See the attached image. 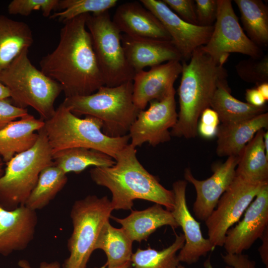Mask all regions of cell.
Wrapping results in <instances>:
<instances>
[{"label":"cell","mask_w":268,"mask_h":268,"mask_svg":"<svg viewBox=\"0 0 268 268\" xmlns=\"http://www.w3.org/2000/svg\"><path fill=\"white\" fill-rule=\"evenodd\" d=\"M247 103L257 107L265 106L266 100L256 88L247 89L245 93Z\"/></svg>","instance_id":"ab89813d"},{"label":"cell","mask_w":268,"mask_h":268,"mask_svg":"<svg viewBox=\"0 0 268 268\" xmlns=\"http://www.w3.org/2000/svg\"><path fill=\"white\" fill-rule=\"evenodd\" d=\"M256 88L266 101L268 100V82L257 85Z\"/></svg>","instance_id":"7bdbcfd3"},{"label":"cell","mask_w":268,"mask_h":268,"mask_svg":"<svg viewBox=\"0 0 268 268\" xmlns=\"http://www.w3.org/2000/svg\"><path fill=\"white\" fill-rule=\"evenodd\" d=\"M43 128L38 132L39 136L33 147L6 163L0 177V206L5 209L24 205L41 171L54 163L52 148Z\"/></svg>","instance_id":"52a82bcc"},{"label":"cell","mask_w":268,"mask_h":268,"mask_svg":"<svg viewBox=\"0 0 268 268\" xmlns=\"http://www.w3.org/2000/svg\"><path fill=\"white\" fill-rule=\"evenodd\" d=\"M268 128V113L218 127L216 152L219 156H238L245 146L262 129Z\"/></svg>","instance_id":"44dd1931"},{"label":"cell","mask_w":268,"mask_h":268,"mask_svg":"<svg viewBox=\"0 0 268 268\" xmlns=\"http://www.w3.org/2000/svg\"><path fill=\"white\" fill-rule=\"evenodd\" d=\"M175 94L173 88L164 98L150 101L147 109L139 111L129 132L131 145L136 147L147 142L155 146L170 140L169 130L178 119Z\"/></svg>","instance_id":"7c38bea8"},{"label":"cell","mask_w":268,"mask_h":268,"mask_svg":"<svg viewBox=\"0 0 268 268\" xmlns=\"http://www.w3.org/2000/svg\"><path fill=\"white\" fill-rule=\"evenodd\" d=\"M262 243L259 248V252L263 263L268 268V227L260 238Z\"/></svg>","instance_id":"60d3db41"},{"label":"cell","mask_w":268,"mask_h":268,"mask_svg":"<svg viewBox=\"0 0 268 268\" xmlns=\"http://www.w3.org/2000/svg\"><path fill=\"white\" fill-rule=\"evenodd\" d=\"M183 233L176 235L173 243L161 250L148 247L138 248L131 257L133 268H177L180 265L177 253L185 244Z\"/></svg>","instance_id":"4dcf8cb0"},{"label":"cell","mask_w":268,"mask_h":268,"mask_svg":"<svg viewBox=\"0 0 268 268\" xmlns=\"http://www.w3.org/2000/svg\"><path fill=\"white\" fill-rule=\"evenodd\" d=\"M264 145L267 156L268 157V132H265L264 134Z\"/></svg>","instance_id":"bcb514c9"},{"label":"cell","mask_w":268,"mask_h":268,"mask_svg":"<svg viewBox=\"0 0 268 268\" xmlns=\"http://www.w3.org/2000/svg\"><path fill=\"white\" fill-rule=\"evenodd\" d=\"M247 36L261 48L268 44V8L261 0H235Z\"/></svg>","instance_id":"f1b7e54d"},{"label":"cell","mask_w":268,"mask_h":268,"mask_svg":"<svg viewBox=\"0 0 268 268\" xmlns=\"http://www.w3.org/2000/svg\"><path fill=\"white\" fill-rule=\"evenodd\" d=\"M182 70L180 61H170L135 73L133 79V98L136 109L143 110L150 101L164 98L174 88Z\"/></svg>","instance_id":"e0dca14e"},{"label":"cell","mask_w":268,"mask_h":268,"mask_svg":"<svg viewBox=\"0 0 268 268\" xmlns=\"http://www.w3.org/2000/svg\"><path fill=\"white\" fill-rule=\"evenodd\" d=\"M117 0H59L58 9L51 14L50 19H57L63 23L84 14H97L115 6Z\"/></svg>","instance_id":"1f68e13d"},{"label":"cell","mask_w":268,"mask_h":268,"mask_svg":"<svg viewBox=\"0 0 268 268\" xmlns=\"http://www.w3.org/2000/svg\"><path fill=\"white\" fill-rule=\"evenodd\" d=\"M268 182H255L236 175L204 221L208 239L215 248L223 246L227 231L238 222L262 188Z\"/></svg>","instance_id":"8fae6325"},{"label":"cell","mask_w":268,"mask_h":268,"mask_svg":"<svg viewBox=\"0 0 268 268\" xmlns=\"http://www.w3.org/2000/svg\"><path fill=\"white\" fill-rule=\"evenodd\" d=\"M86 26L104 85L115 87L133 81L135 73L127 61L121 43L122 33L113 23L109 10L88 14Z\"/></svg>","instance_id":"9c48e42d"},{"label":"cell","mask_w":268,"mask_h":268,"mask_svg":"<svg viewBox=\"0 0 268 268\" xmlns=\"http://www.w3.org/2000/svg\"><path fill=\"white\" fill-rule=\"evenodd\" d=\"M3 165H4V162L1 157L0 156V177L3 175L4 173V169H3Z\"/></svg>","instance_id":"7dc6e473"},{"label":"cell","mask_w":268,"mask_h":268,"mask_svg":"<svg viewBox=\"0 0 268 268\" xmlns=\"http://www.w3.org/2000/svg\"><path fill=\"white\" fill-rule=\"evenodd\" d=\"M189 63H182V76L178 88L180 110L171 135L192 138L197 133L200 116L210 107L218 82L227 78V71L202 46L192 53Z\"/></svg>","instance_id":"3957f363"},{"label":"cell","mask_w":268,"mask_h":268,"mask_svg":"<svg viewBox=\"0 0 268 268\" xmlns=\"http://www.w3.org/2000/svg\"><path fill=\"white\" fill-rule=\"evenodd\" d=\"M161 22L171 37V41L180 53L182 60L190 59L193 52L208 41L213 26H201L183 20L162 0H140Z\"/></svg>","instance_id":"4fadbf2b"},{"label":"cell","mask_w":268,"mask_h":268,"mask_svg":"<svg viewBox=\"0 0 268 268\" xmlns=\"http://www.w3.org/2000/svg\"><path fill=\"white\" fill-rule=\"evenodd\" d=\"M24 49L0 73V81L9 90L10 99L16 106H29L46 121L55 112L54 103L62 89L56 80L37 69Z\"/></svg>","instance_id":"8992f818"},{"label":"cell","mask_w":268,"mask_h":268,"mask_svg":"<svg viewBox=\"0 0 268 268\" xmlns=\"http://www.w3.org/2000/svg\"><path fill=\"white\" fill-rule=\"evenodd\" d=\"M59 0H13L7 6L9 14L28 16L32 11L40 10L49 17L52 11L58 9Z\"/></svg>","instance_id":"836d02e7"},{"label":"cell","mask_w":268,"mask_h":268,"mask_svg":"<svg viewBox=\"0 0 268 268\" xmlns=\"http://www.w3.org/2000/svg\"><path fill=\"white\" fill-rule=\"evenodd\" d=\"M136 154L135 147L128 144L117 153L113 166L91 169L89 172L91 179L110 191L113 210H132L133 201L141 199L172 211L174 205L173 191L164 188L156 177L149 173Z\"/></svg>","instance_id":"7a4b0ae2"},{"label":"cell","mask_w":268,"mask_h":268,"mask_svg":"<svg viewBox=\"0 0 268 268\" xmlns=\"http://www.w3.org/2000/svg\"><path fill=\"white\" fill-rule=\"evenodd\" d=\"M204 267L205 268H213V267H212V265L211 264V263H210V259H208V260H206L204 263ZM177 268H187L183 266H182L181 265H179L178 267ZM225 268H233L232 267H230V266H227Z\"/></svg>","instance_id":"f6af8a7d"},{"label":"cell","mask_w":268,"mask_h":268,"mask_svg":"<svg viewBox=\"0 0 268 268\" xmlns=\"http://www.w3.org/2000/svg\"><path fill=\"white\" fill-rule=\"evenodd\" d=\"M27 109L15 106L10 98L0 100V130L10 122L27 115Z\"/></svg>","instance_id":"8d00e7d4"},{"label":"cell","mask_w":268,"mask_h":268,"mask_svg":"<svg viewBox=\"0 0 268 268\" xmlns=\"http://www.w3.org/2000/svg\"><path fill=\"white\" fill-rule=\"evenodd\" d=\"M213 31L202 48L220 65H223L230 54L237 53L259 59L262 48L253 42L241 27L230 0H217V12Z\"/></svg>","instance_id":"30bf717a"},{"label":"cell","mask_w":268,"mask_h":268,"mask_svg":"<svg viewBox=\"0 0 268 268\" xmlns=\"http://www.w3.org/2000/svg\"><path fill=\"white\" fill-rule=\"evenodd\" d=\"M236 72L244 81L258 85L268 82V56L259 59L250 58L240 61L235 66Z\"/></svg>","instance_id":"d6a6232c"},{"label":"cell","mask_w":268,"mask_h":268,"mask_svg":"<svg viewBox=\"0 0 268 268\" xmlns=\"http://www.w3.org/2000/svg\"><path fill=\"white\" fill-rule=\"evenodd\" d=\"M168 7L186 22L198 25L195 0H162Z\"/></svg>","instance_id":"e575fe53"},{"label":"cell","mask_w":268,"mask_h":268,"mask_svg":"<svg viewBox=\"0 0 268 268\" xmlns=\"http://www.w3.org/2000/svg\"><path fill=\"white\" fill-rule=\"evenodd\" d=\"M112 21L122 34L129 36L171 41V37L156 16L139 1L118 6Z\"/></svg>","instance_id":"ffe728a7"},{"label":"cell","mask_w":268,"mask_h":268,"mask_svg":"<svg viewBox=\"0 0 268 268\" xmlns=\"http://www.w3.org/2000/svg\"><path fill=\"white\" fill-rule=\"evenodd\" d=\"M133 81L119 86L100 87L86 96L66 97L62 103L75 116H91L103 123L102 132L111 137L126 135L139 111L133 98Z\"/></svg>","instance_id":"5b68a950"},{"label":"cell","mask_w":268,"mask_h":268,"mask_svg":"<svg viewBox=\"0 0 268 268\" xmlns=\"http://www.w3.org/2000/svg\"><path fill=\"white\" fill-rule=\"evenodd\" d=\"M37 223L36 211L24 204L12 210L0 206V255L26 249L34 239Z\"/></svg>","instance_id":"ac0fdd59"},{"label":"cell","mask_w":268,"mask_h":268,"mask_svg":"<svg viewBox=\"0 0 268 268\" xmlns=\"http://www.w3.org/2000/svg\"><path fill=\"white\" fill-rule=\"evenodd\" d=\"M210 108L217 113L222 124L246 120L266 112L267 109L266 105L255 107L233 97L226 78L218 82Z\"/></svg>","instance_id":"d4e9b609"},{"label":"cell","mask_w":268,"mask_h":268,"mask_svg":"<svg viewBox=\"0 0 268 268\" xmlns=\"http://www.w3.org/2000/svg\"><path fill=\"white\" fill-rule=\"evenodd\" d=\"M33 42L32 30L26 23L0 14V73Z\"/></svg>","instance_id":"cb8c5ba5"},{"label":"cell","mask_w":268,"mask_h":268,"mask_svg":"<svg viewBox=\"0 0 268 268\" xmlns=\"http://www.w3.org/2000/svg\"><path fill=\"white\" fill-rule=\"evenodd\" d=\"M67 181V174L54 163L47 166L40 173L38 182L24 205L35 211L45 207Z\"/></svg>","instance_id":"f546056e"},{"label":"cell","mask_w":268,"mask_h":268,"mask_svg":"<svg viewBox=\"0 0 268 268\" xmlns=\"http://www.w3.org/2000/svg\"><path fill=\"white\" fill-rule=\"evenodd\" d=\"M18 265L21 268H34L31 267L27 260L24 259L19 260ZM38 268H61V265L58 261L50 263L43 262L40 263Z\"/></svg>","instance_id":"b9f144b4"},{"label":"cell","mask_w":268,"mask_h":268,"mask_svg":"<svg viewBox=\"0 0 268 268\" xmlns=\"http://www.w3.org/2000/svg\"><path fill=\"white\" fill-rule=\"evenodd\" d=\"M131 264H132L131 262H129L118 267H113V268H130Z\"/></svg>","instance_id":"c3c4849f"},{"label":"cell","mask_w":268,"mask_h":268,"mask_svg":"<svg viewBox=\"0 0 268 268\" xmlns=\"http://www.w3.org/2000/svg\"><path fill=\"white\" fill-rule=\"evenodd\" d=\"M188 182L179 180L173 184L174 205L173 216L179 226L181 227L185 237V244L177 255L178 260L188 265L197 263L201 257L215 248L201 231L200 223L190 212L186 200Z\"/></svg>","instance_id":"5bb4252c"},{"label":"cell","mask_w":268,"mask_h":268,"mask_svg":"<svg viewBox=\"0 0 268 268\" xmlns=\"http://www.w3.org/2000/svg\"><path fill=\"white\" fill-rule=\"evenodd\" d=\"M103 123L95 117L80 118L62 103L53 116L45 121V132L52 153L64 149L85 147L103 152L114 160L129 143V134L111 137L102 132Z\"/></svg>","instance_id":"277c9868"},{"label":"cell","mask_w":268,"mask_h":268,"mask_svg":"<svg viewBox=\"0 0 268 268\" xmlns=\"http://www.w3.org/2000/svg\"><path fill=\"white\" fill-rule=\"evenodd\" d=\"M133 241L122 228L113 227L107 222L99 235L95 250H103L107 262L102 268H113L131 262Z\"/></svg>","instance_id":"83f0119b"},{"label":"cell","mask_w":268,"mask_h":268,"mask_svg":"<svg viewBox=\"0 0 268 268\" xmlns=\"http://www.w3.org/2000/svg\"><path fill=\"white\" fill-rule=\"evenodd\" d=\"M268 227V184L248 206L242 219L227 231L223 245L226 254H240L248 250Z\"/></svg>","instance_id":"9a60e30c"},{"label":"cell","mask_w":268,"mask_h":268,"mask_svg":"<svg viewBox=\"0 0 268 268\" xmlns=\"http://www.w3.org/2000/svg\"><path fill=\"white\" fill-rule=\"evenodd\" d=\"M45 121L29 114L13 121L0 130V156L6 163L15 155L31 148L36 142Z\"/></svg>","instance_id":"7402d4cb"},{"label":"cell","mask_w":268,"mask_h":268,"mask_svg":"<svg viewBox=\"0 0 268 268\" xmlns=\"http://www.w3.org/2000/svg\"><path fill=\"white\" fill-rule=\"evenodd\" d=\"M221 258L227 266L233 268H257L255 261L243 254L221 255Z\"/></svg>","instance_id":"74e56055"},{"label":"cell","mask_w":268,"mask_h":268,"mask_svg":"<svg viewBox=\"0 0 268 268\" xmlns=\"http://www.w3.org/2000/svg\"><path fill=\"white\" fill-rule=\"evenodd\" d=\"M110 218L121 225L133 242L146 240L162 226H169L173 229L179 227L172 212L157 203L144 210H132L130 214L123 218L112 215Z\"/></svg>","instance_id":"603a6c76"},{"label":"cell","mask_w":268,"mask_h":268,"mask_svg":"<svg viewBox=\"0 0 268 268\" xmlns=\"http://www.w3.org/2000/svg\"><path fill=\"white\" fill-rule=\"evenodd\" d=\"M87 14L64 22L57 47L39 63L40 70L61 85L65 98L88 95L104 85L86 26Z\"/></svg>","instance_id":"6da1fadb"},{"label":"cell","mask_w":268,"mask_h":268,"mask_svg":"<svg viewBox=\"0 0 268 268\" xmlns=\"http://www.w3.org/2000/svg\"><path fill=\"white\" fill-rule=\"evenodd\" d=\"M113 210L107 196L89 195L74 202L70 213L73 229L67 241L69 255L62 268H86L101 229Z\"/></svg>","instance_id":"ba28073f"},{"label":"cell","mask_w":268,"mask_h":268,"mask_svg":"<svg viewBox=\"0 0 268 268\" xmlns=\"http://www.w3.org/2000/svg\"><path fill=\"white\" fill-rule=\"evenodd\" d=\"M54 164L66 174H79L89 166L108 167L113 166L115 160L101 151L85 147L64 149L53 153Z\"/></svg>","instance_id":"4316f807"},{"label":"cell","mask_w":268,"mask_h":268,"mask_svg":"<svg viewBox=\"0 0 268 268\" xmlns=\"http://www.w3.org/2000/svg\"><path fill=\"white\" fill-rule=\"evenodd\" d=\"M237 164V156H229L224 162L213 165L212 175L203 180L195 178L190 169H185V180L191 183L196 191L193 210L198 219L205 221L215 209L235 177Z\"/></svg>","instance_id":"2e32d148"},{"label":"cell","mask_w":268,"mask_h":268,"mask_svg":"<svg viewBox=\"0 0 268 268\" xmlns=\"http://www.w3.org/2000/svg\"><path fill=\"white\" fill-rule=\"evenodd\" d=\"M7 98H10L9 90L0 81V100Z\"/></svg>","instance_id":"ee69618b"},{"label":"cell","mask_w":268,"mask_h":268,"mask_svg":"<svg viewBox=\"0 0 268 268\" xmlns=\"http://www.w3.org/2000/svg\"><path fill=\"white\" fill-rule=\"evenodd\" d=\"M122 45L127 61L135 73L164 62L182 60L171 41L121 34Z\"/></svg>","instance_id":"d6986e66"},{"label":"cell","mask_w":268,"mask_h":268,"mask_svg":"<svg viewBox=\"0 0 268 268\" xmlns=\"http://www.w3.org/2000/svg\"><path fill=\"white\" fill-rule=\"evenodd\" d=\"M264 129L259 131L237 156L235 174L255 182H268V157L264 145Z\"/></svg>","instance_id":"484cf974"},{"label":"cell","mask_w":268,"mask_h":268,"mask_svg":"<svg viewBox=\"0 0 268 268\" xmlns=\"http://www.w3.org/2000/svg\"><path fill=\"white\" fill-rule=\"evenodd\" d=\"M200 120L198 122L204 126L218 128L220 120L217 113L212 108H206L200 116Z\"/></svg>","instance_id":"f35d334b"},{"label":"cell","mask_w":268,"mask_h":268,"mask_svg":"<svg viewBox=\"0 0 268 268\" xmlns=\"http://www.w3.org/2000/svg\"><path fill=\"white\" fill-rule=\"evenodd\" d=\"M195 2L198 25L212 26L217 15V0H196Z\"/></svg>","instance_id":"d590c367"}]
</instances>
